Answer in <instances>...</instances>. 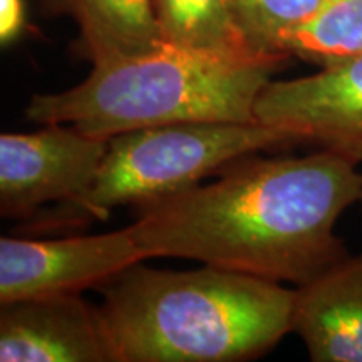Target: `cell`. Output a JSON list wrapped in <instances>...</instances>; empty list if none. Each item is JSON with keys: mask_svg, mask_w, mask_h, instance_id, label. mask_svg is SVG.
I'll return each mask as SVG.
<instances>
[{"mask_svg": "<svg viewBox=\"0 0 362 362\" xmlns=\"http://www.w3.org/2000/svg\"><path fill=\"white\" fill-rule=\"evenodd\" d=\"M291 57L319 67L362 54V0H324L285 42Z\"/></svg>", "mask_w": 362, "mask_h": 362, "instance_id": "cell-12", "label": "cell"}, {"mask_svg": "<svg viewBox=\"0 0 362 362\" xmlns=\"http://www.w3.org/2000/svg\"><path fill=\"white\" fill-rule=\"evenodd\" d=\"M44 12L79 27L76 49L93 66L153 51L163 40L151 0H40Z\"/></svg>", "mask_w": 362, "mask_h": 362, "instance_id": "cell-10", "label": "cell"}, {"mask_svg": "<svg viewBox=\"0 0 362 362\" xmlns=\"http://www.w3.org/2000/svg\"><path fill=\"white\" fill-rule=\"evenodd\" d=\"M284 64L163 42L153 51L93 66L83 83L62 93L35 94L25 116L104 139L176 123H252L257 98Z\"/></svg>", "mask_w": 362, "mask_h": 362, "instance_id": "cell-3", "label": "cell"}, {"mask_svg": "<svg viewBox=\"0 0 362 362\" xmlns=\"http://www.w3.org/2000/svg\"><path fill=\"white\" fill-rule=\"evenodd\" d=\"M0 136V214L27 221L45 205H66L89 192L110 139L69 124Z\"/></svg>", "mask_w": 362, "mask_h": 362, "instance_id": "cell-5", "label": "cell"}, {"mask_svg": "<svg viewBox=\"0 0 362 362\" xmlns=\"http://www.w3.org/2000/svg\"><path fill=\"white\" fill-rule=\"evenodd\" d=\"M237 24L259 56L291 59L285 42L322 7L324 0H230Z\"/></svg>", "mask_w": 362, "mask_h": 362, "instance_id": "cell-13", "label": "cell"}, {"mask_svg": "<svg viewBox=\"0 0 362 362\" xmlns=\"http://www.w3.org/2000/svg\"><path fill=\"white\" fill-rule=\"evenodd\" d=\"M0 361L111 362L98 305L81 293L2 304Z\"/></svg>", "mask_w": 362, "mask_h": 362, "instance_id": "cell-8", "label": "cell"}, {"mask_svg": "<svg viewBox=\"0 0 362 362\" xmlns=\"http://www.w3.org/2000/svg\"><path fill=\"white\" fill-rule=\"evenodd\" d=\"M126 267L94 291L111 362H238L292 332L296 288L205 265Z\"/></svg>", "mask_w": 362, "mask_h": 362, "instance_id": "cell-2", "label": "cell"}, {"mask_svg": "<svg viewBox=\"0 0 362 362\" xmlns=\"http://www.w3.org/2000/svg\"><path fill=\"white\" fill-rule=\"evenodd\" d=\"M288 146L269 126L230 121L176 123L111 136L89 192L66 205H52L25 221L29 233L81 228L110 218L119 206H141L220 173L230 163L265 149Z\"/></svg>", "mask_w": 362, "mask_h": 362, "instance_id": "cell-4", "label": "cell"}, {"mask_svg": "<svg viewBox=\"0 0 362 362\" xmlns=\"http://www.w3.org/2000/svg\"><path fill=\"white\" fill-rule=\"evenodd\" d=\"M361 192L357 165L336 153H255L211 183L136 206L129 228L148 260L192 259L300 287L349 255L336 225Z\"/></svg>", "mask_w": 362, "mask_h": 362, "instance_id": "cell-1", "label": "cell"}, {"mask_svg": "<svg viewBox=\"0 0 362 362\" xmlns=\"http://www.w3.org/2000/svg\"><path fill=\"white\" fill-rule=\"evenodd\" d=\"M292 332L314 362H362V252L296 287Z\"/></svg>", "mask_w": 362, "mask_h": 362, "instance_id": "cell-9", "label": "cell"}, {"mask_svg": "<svg viewBox=\"0 0 362 362\" xmlns=\"http://www.w3.org/2000/svg\"><path fill=\"white\" fill-rule=\"evenodd\" d=\"M359 205H361V208H362V192H361V198H359Z\"/></svg>", "mask_w": 362, "mask_h": 362, "instance_id": "cell-15", "label": "cell"}, {"mask_svg": "<svg viewBox=\"0 0 362 362\" xmlns=\"http://www.w3.org/2000/svg\"><path fill=\"white\" fill-rule=\"evenodd\" d=\"M255 119L287 136L288 146H315L361 165L362 54L310 76L270 81L257 98Z\"/></svg>", "mask_w": 362, "mask_h": 362, "instance_id": "cell-6", "label": "cell"}, {"mask_svg": "<svg viewBox=\"0 0 362 362\" xmlns=\"http://www.w3.org/2000/svg\"><path fill=\"white\" fill-rule=\"evenodd\" d=\"M148 260L129 226L64 238H0V305L22 298L81 293Z\"/></svg>", "mask_w": 362, "mask_h": 362, "instance_id": "cell-7", "label": "cell"}, {"mask_svg": "<svg viewBox=\"0 0 362 362\" xmlns=\"http://www.w3.org/2000/svg\"><path fill=\"white\" fill-rule=\"evenodd\" d=\"M25 25L24 0H0V40L2 45L13 42Z\"/></svg>", "mask_w": 362, "mask_h": 362, "instance_id": "cell-14", "label": "cell"}, {"mask_svg": "<svg viewBox=\"0 0 362 362\" xmlns=\"http://www.w3.org/2000/svg\"><path fill=\"white\" fill-rule=\"evenodd\" d=\"M151 8L168 44L226 57L279 59L259 56L248 45L230 0H151Z\"/></svg>", "mask_w": 362, "mask_h": 362, "instance_id": "cell-11", "label": "cell"}]
</instances>
